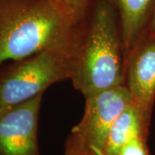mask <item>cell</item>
Returning <instances> with one entry per match:
<instances>
[{
  "label": "cell",
  "mask_w": 155,
  "mask_h": 155,
  "mask_svg": "<svg viewBox=\"0 0 155 155\" xmlns=\"http://www.w3.org/2000/svg\"><path fill=\"white\" fill-rule=\"evenodd\" d=\"M76 23L59 0H0V64L47 49L73 53Z\"/></svg>",
  "instance_id": "6da1fadb"
},
{
  "label": "cell",
  "mask_w": 155,
  "mask_h": 155,
  "mask_svg": "<svg viewBox=\"0 0 155 155\" xmlns=\"http://www.w3.org/2000/svg\"><path fill=\"white\" fill-rule=\"evenodd\" d=\"M116 12L111 0H94L83 43L73 50L70 78L85 97L123 83Z\"/></svg>",
  "instance_id": "7a4b0ae2"
},
{
  "label": "cell",
  "mask_w": 155,
  "mask_h": 155,
  "mask_svg": "<svg viewBox=\"0 0 155 155\" xmlns=\"http://www.w3.org/2000/svg\"><path fill=\"white\" fill-rule=\"evenodd\" d=\"M72 53L43 50L19 61L0 75V113L43 94L54 83L70 78Z\"/></svg>",
  "instance_id": "3957f363"
},
{
  "label": "cell",
  "mask_w": 155,
  "mask_h": 155,
  "mask_svg": "<svg viewBox=\"0 0 155 155\" xmlns=\"http://www.w3.org/2000/svg\"><path fill=\"white\" fill-rule=\"evenodd\" d=\"M83 118L72 128V134L95 153L104 155V145L111 125L134 101L123 84L107 89L85 97Z\"/></svg>",
  "instance_id": "277c9868"
},
{
  "label": "cell",
  "mask_w": 155,
  "mask_h": 155,
  "mask_svg": "<svg viewBox=\"0 0 155 155\" xmlns=\"http://www.w3.org/2000/svg\"><path fill=\"white\" fill-rule=\"evenodd\" d=\"M42 94L0 113V155H38L37 125Z\"/></svg>",
  "instance_id": "5b68a950"
},
{
  "label": "cell",
  "mask_w": 155,
  "mask_h": 155,
  "mask_svg": "<svg viewBox=\"0 0 155 155\" xmlns=\"http://www.w3.org/2000/svg\"><path fill=\"white\" fill-rule=\"evenodd\" d=\"M127 64V87L150 113L155 100V35L149 33L131 51Z\"/></svg>",
  "instance_id": "8992f818"
},
{
  "label": "cell",
  "mask_w": 155,
  "mask_h": 155,
  "mask_svg": "<svg viewBox=\"0 0 155 155\" xmlns=\"http://www.w3.org/2000/svg\"><path fill=\"white\" fill-rule=\"evenodd\" d=\"M119 13L122 45L127 53L144 37L155 11V0H111Z\"/></svg>",
  "instance_id": "52a82bcc"
},
{
  "label": "cell",
  "mask_w": 155,
  "mask_h": 155,
  "mask_svg": "<svg viewBox=\"0 0 155 155\" xmlns=\"http://www.w3.org/2000/svg\"><path fill=\"white\" fill-rule=\"evenodd\" d=\"M148 115L135 100L128 104L111 125L104 145V155H118L128 140L142 135Z\"/></svg>",
  "instance_id": "ba28073f"
},
{
  "label": "cell",
  "mask_w": 155,
  "mask_h": 155,
  "mask_svg": "<svg viewBox=\"0 0 155 155\" xmlns=\"http://www.w3.org/2000/svg\"><path fill=\"white\" fill-rule=\"evenodd\" d=\"M73 18L78 21L85 14L91 0H59Z\"/></svg>",
  "instance_id": "9c48e42d"
},
{
  "label": "cell",
  "mask_w": 155,
  "mask_h": 155,
  "mask_svg": "<svg viewBox=\"0 0 155 155\" xmlns=\"http://www.w3.org/2000/svg\"><path fill=\"white\" fill-rule=\"evenodd\" d=\"M118 155H147L142 135L128 140L120 150Z\"/></svg>",
  "instance_id": "30bf717a"
},
{
  "label": "cell",
  "mask_w": 155,
  "mask_h": 155,
  "mask_svg": "<svg viewBox=\"0 0 155 155\" xmlns=\"http://www.w3.org/2000/svg\"><path fill=\"white\" fill-rule=\"evenodd\" d=\"M79 144H80V147H79V155H100L98 153H95L94 151L90 149L84 143H82L80 140H79Z\"/></svg>",
  "instance_id": "8fae6325"
},
{
  "label": "cell",
  "mask_w": 155,
  "mask_h": 155,
  "mask_svg": "<svg viewBox=\"0 0 155 155\" xmlns=\"http://www.w3.org/2000/svg\"><path fill=\"white\" fill-rule=\"evenodd\" d=\"M77 140V144L74 145V146H72L71 147H69L68 150H67V153L66 155H79V147H80V144H79V140Z\"/></svg>",
  "instance_id": "7c38bea8"
},
{
  "label": "cell",
  "mask_w": 155,
  "mask_h": 155,
  "mask_svg": "<svg viewBox=\"0 0 155 155\" xmlns=\"http://www.w3.org/2000/svg\"><path fill=\"white\" fill-rule=\"evenodd\" d=\"M148 32L155 35V11L154 13H153V18H152V21H151V23H150Z\"/></svg>",
  "instance_id": "4fadbf2b"
}]
</instances>
